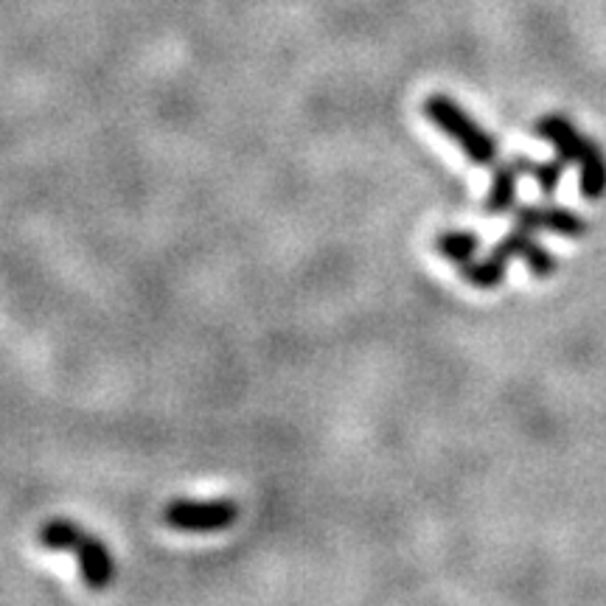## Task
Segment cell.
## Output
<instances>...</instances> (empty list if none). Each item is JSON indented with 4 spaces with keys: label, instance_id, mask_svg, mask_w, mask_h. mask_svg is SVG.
I'll return each mask as SVG.
<instances>
[{
    "label": "cell",
    "instance_id": "cell-1",
    "mask_svg": "<svg viewBox=\"0 0 606 606\" xmlns=\"http://www.w3.org/2000/svg\"><path fill=\"white\" fill-rule=\"evenodd\" d=\"M531 233L533 230L517 225L512 233L505 236L503 242L494 244L492 253H489L483 262H475V258H471V262L460 264V278H464L466 283H471V287H478V290H494V287H500V283L505 281V269H508V262H512L514 256H519L528 264L531 276L551 278L553 273H556V267H559V262H556V256H553L551 250L542 248Z\"/></svg>",
    "mask_w": 606,
    "mask_h": 606
},
{
    "label": "cell",
    "instance_id": "cell-2",
    "mask_svg": "<svg viewBox=\"0 0 606 606\" xmlns=\"http://www.w3.org/2000/svg\"><path fill=\"white\" fill-rule=\"evenodd\" d=\"M536 135L556 149V155L579 166V191L586 200H601L606 194V157L593 138L581 135L565 115L547 113L536 122Z\"/></svg>",
    "mask_w": 606,
    "mask_h": 606
},
{
    "label": "cell",
    "instance_id": "cell-3",
    "mask_svg": "<svg viewBox=\"0 0 606 606\" xmlns=\"http://www.w3.org/2000/svg\"><path fill=\"white\" fill-rule=\"evenodd\" d=\"M40 545L48 551H71L79 559V572L85 586L104 590L115 579V561L108 545L96 533H88L76 522L67 519H51L40 528Z\"/></svg>",
    "mask_w": 606,
    "mask_h": 606
},
{
    "label": "cell",
    "instance_id": "cell-4",
    "mask_svg": "<svg viewBox=\"0 0 606 606\" xmlns=\"http://www.w3.org/2000/svg\"><path fill=\"white\" fill-rule=\"evenodd\" d=\"M425 115L435 124L441 132L460 147L466 161L475 166H497L500 163V143L494 141L492 132H485L458 101L444 93H432L425 101Z\"/></svg>",
    "mask_w": 606,
    "mask_h": 606
},
{
    "label": "cell",
    "instance_id": "cell-5",
    "mask_svg": "<svg viewBox=\"0 0 606 606\" xmlns=\"http://www.w3.org/2000/svg\"><path fill=\"white\" fill-rule=\"evenodd\" d=\"M239 519V505L233 500H175L166 505L163 522L172 531L214 533L225 531Z\"/></svg>",
    "mask_w": 606,
    "mask_h": 606
},
{
    "label": "cell",
    "instance_id": "cell-6",
    "mask_svg": "<svg viewBox=\"0 0 606 606\" xmlns=\"http://www.w3.org/2000/svg\"><path fill=\"white\" fill-rule=\"evenodd\" d=\"M514 223L528 230H547V233L567 236V239H581L590 230L576 211L551 205V202L547 205H517Z\"/></svg>",
    "mask_w": 606,
    "mask_h": 606
},
{
    "label": "cell",
    "instance_id": "cell-7",
    "mask_svg": "<svg viewBox=\"0 0 606 606\" xmlns=\"http://www.w3.org/2000/svg\"><path fill=\"white\" fill-rule=\"evenodd\" d=\"M526 175V155H514L505 163H497L492 175V186H489V197H485L483 211L489 216H500L514 211L517 202L519 177Z\"/></svg>",
    "mask_w": 606,
    "mask_h": 606
},
{
    "label": "cell",
    "instance_id": "cell-8",
    "mask_svg": "<svg viewBox=\"0 0 606 606\" xmlns=\"http://www.w3.org/2000/svg\"><path fill=\"white\" fill-rule=\"evenodd\" d=\"M480 248V239L469 230H446L435 239V250L438 256L446 258V262H455V264H466L475 258Z\"/></svg>",
    "mask_w": 606,
    "mask_h": 606
},
{
    "label": "cell",
    "instance_id": "cell-9",
    "mask_svg": "<svg viewBox=\"0 0 606 606\" xmlns=\"http://www.w3.org/2000/svg\"><path fill=\"white\" fill-rule=\"evenodd\" d=\"M567 166H570V163H567L561 155H556L553 161H547V163H533L531 157H526V175L533 177V182H536L539 191H542L545 197H551L553 191L559 189V182H561V177H565Z\"/></svg>",
    "mask_w": 606,
    "mask_h": 606
}]
</instances>
